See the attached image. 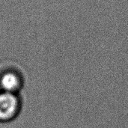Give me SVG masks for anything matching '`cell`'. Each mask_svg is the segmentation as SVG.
Segmentation results:
<instances>
[{"instance_id":"7a4b0ae2","label":"cell","mask_w":128,"mask_h":128,"mask_svg":"<svg viewBox=\"0 0 128 128\" xmlns=\"http://www.w3.org/2000/svg\"><path fill=\"white\" fill-rule=\"evenodd\" d=\"M25 80L19 71L10 69L0 74V91L19 94L23 88Z\"/></svg>"},{"instance_id":"6da1fadb","label":"cell","mask_w":128,"mask_h":128,"mask_svg":"<svg viewBox=\"0 0 128 128\" xmlns=\"http://www.w3.org/2000/svg\"><path fill=\"white\" fill-rule=\"evenodd\" d=\"M22 100L19 94L0 91V124L13 122L19 116Z\"/></svg>"}]
</instances>
